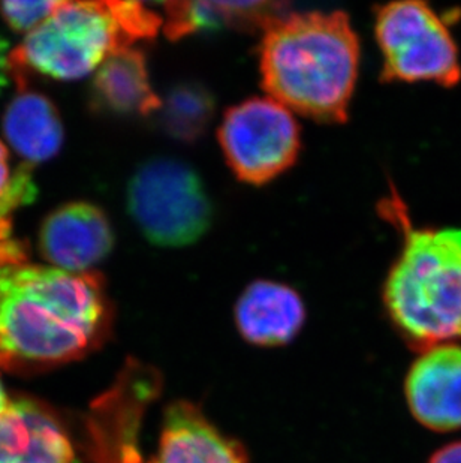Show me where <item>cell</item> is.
<instances>
[{
	"mask_svg": "<svg viewBox=\"0 0 461 463\" xmlns=\"http://www.w3.org/2000/svg\"><path fill=\"white\" fill-rule=\"evenodd\" d=\"M111 324V300L96 271L70 273L27 255L0 262V367L36 371L81 359Z\"/></svg>",
	"mask_w": 461,
	"mask_h": 463,
	"instance_id": "1",
	"label": "cell"
},
{
	"mask_svg": "<svg viewBox=\"0 0 461 463\" xmlns=\"http://www.w3.org/2000/svg\"><path fill=\"white\" fill-rule=\"evenodd\" d=\"M258 54L268 98L316 122L348 118L360 43L346 14L285 13L262 32Z\"/></svg>",
	"mask_w": 461,
	"mask_h": 463,
	"instance_id": "2",
	"label": "cell"
},
{
	"mask_svg": "<svg viewBox=\"0 0 461 463\" xmlns=\"http://www.w3.org/2000/svg\"><path fill=\"white\" fill-rule=\"evenodd\" d=\"M383 207L403 232L400 257L383 288L390 318L421 353L461 339V232L412 227L396 197Z\"/></svg>",
	"mask_w": 461,
	"mask_h": 463,
	"instance_id": "3",
	"label": "cell"
},
{
	"mask_svg": "<svg viewBox=\"0 0 461 463\" xmlns=\"http://www.w3.org/2000/svg\"><path fill=\"white\" fill-rule=\"evenodd\" d=\"M114 2H61L9 54L13 72L74 81L99 70L114 52L132 47Z\"/></svg>",
	"mask_w": 461,
	"mask_h": 463,
	"instance_id": "4",
	"label": "cell"
},
{
	"mask_svg": "<svg viewBox=\"0 0 461 463\" xmlns=\"http://www.w3.org/2000/svg\"><path fill=\"white\" fill-rule=\"evenodd\" d=\"M127 209L144 237L162 248L195 243L213 218L200 175L168 157L147 161L136 171L127 186Z\"/></svg>",
	"mask_w": 461,
	"mask_h": 463,
	"instance_id": "5",
	"label": "cell"
},
{
	"mask_svg": "<svg viewBox=\"0 0 461 463\" xmlns=\"http://www.w3.org/2000/svg\"><path fill=\"white\" fill-rule=\"evenodd\" d=\"M374 33L382 52L383 81L460 83L457 44L447 23L424 2H392L376 9Z\"/></svg>",
	"mask_w": 461,
	"mask_h": 463,
	"instance_id": "6",
	"label": "cell"
},
{
	"mask_svg": "<svg viewBox=\"0 0 461 463\" xmlns=\"http://www.w3.org/2000/svg\"><path fill=\"white\" fill-rule=\"evenodd\" d=\"M230 171L244 184H266L296 164L300 127L294 113L271 98H250L228 109L218 132Z\"/></svg>",
	"mask_w": 461,
	"mask_h": 463,
	"instance_id": "7",
	"label": "cell"
},
{
	"mask_svg": "<svg viewBox=\"0 0 461 463\" xmlns=\"http://www.w3.org/2000/svg\"><path fill=\"white\" fill-rule=\"evenodd\" d=\"M114 232L104 210L90 203H68L41 223L38 248L47 266L89 273L113 250Z\"/></svg>",
	"mask_w": 461,
	"mask_h": 463,
	"instance_id": "8",
	"label": "cell"
},
{
	"mask_svg": "<svg viewBox=\"0 0 461 463\" xmlns=\"http://www.w3.org/2000/svg\"><path fill=\"white\" fill-rule=\"evenodd\" d=\"M405 392L422 426L435 432L461 429V346L444 344L422 351L408 373Z\"/></svg>",
	"mask_w": 461,
	"mask_h": 463,
	"instance_id": "9",
	"label": "cell"
},
{
	"mask_svg": "<svg viewBox=\"0 0 461 463\" xmlns=\"http://www.w3.org/2000/svg\"><path fill=\"white\" fill-rule=\"evenodd\" d=\"M70 438L52 412L29 399H11L0 415V463H74Z\"/></svg>",
	"mask_w": 461,
	"mask_h": 463,
	"instance_id": "10",
	"label": "cell"
},
{
	"mask_svg": "<svg viewBox=\"0 0 461 463\" xmlns=\"http://www.w3.org/2000/svg\"><path fill=\"white\" fill-rule=\"evenodd\" d=\"M240 335L258 346L287 345L305 326L300 294L275 280H255L244 289L234 309Z\"/></svg>",
	"mask_w": 461,
	"mask_h": 463,
	"instance_id": "11",
	"label": "cell"
},
{
	"mask_svg": "<svg viewBox=\"0 0 461 463\" xmlns=\"http://www.w3.org/2000/svg\"><path fill=\"white\" fill-rule=\"evenodd\" d=\"M148 463H248L240 442L225 437L200 408L179 401L166 408L159 451Z\"/></svg>",
	"mask_w": 461,
	"mask_h": 463,
	"instance_id": "12",
	"label": "cell"
},
{
	"mask_svg": "<svg viewBox=\"0 0 461 463\" xmlns=\"http://www.w3.org/2000/svg\"><path fill=\"white\" fill-rule=\"evenodd\" d=\"M2 128L5 145L29 166L56 156L65 138L56 105L44 93L27 88H20L6 105Z\"/></svg>",
	"mask_w": 461,
	"mask_h": 463,
	"instance_id": "13",
	"label": "cell"
},
{
	"mask_svg": "<svg viewBox=\"0 0 461 463\" xmlns=\"http://www.w3.org/2000/svg\"><path fill=\"white\" fill-rule=\"evenodd\" d=\"M92 99L98 109L125 116H152L162 104L153 90L146 56L134 47L114 52L96 71Z\"/></svg>",
	"mask_w": 461,
	"mask_h": 463,
	"instance_id": "14",
	"label": "cell"
},
{
	"mask_svg": "<svg viewBox=\"0 0 461 463\" xmlns=\"http://www.w3.org/2000/svg\"><path fill=\"white\" fill-rule=\"evenodd\" d=\"M214 101L201 84L175 86L157 111L162 127L170 136L183 141H193L204 134L213 118Z\"/></svg>",
	"mask_w": 461,
	"mask_h": 463,
	"instance_id": "15",
	"label": "cell"
},
{
	"mask_svg": "<svg viewBox=\"0 0 461 463\" xmlns=\"http://www.w3.org/2000/svg\"><path fill=\"white\" fill-rule=\"evenodd\" d=\"M31 168L26 164L15 168L8 146L0 140V218H13L18 207L29 204L35 198L36 186Z\"/></svg>",
	"mask_w": 461,
	"mask_h": 463,
	"instance_id": "16",
	"label": "cell"
},
{
	"mask_svg": "<svg viewBox=\"0 0 461 463\" xmlns=\"http://www.w3.org/2000/svg\"><path fill=\"white\" fill-rule=\"evenodd\" d=\"M164 8V29L170 40L221 27L214 2H171Z\"/></svg>",
	"mask_w": 461,
	"mask_h": 463,
	"instance_id": "17",
	"label": "cell"
},
{
	"mask_svg": "<svg viewBox=\"0 0 461 463\" xmlns=\"http://www.w3.org/2000/svg\"><path fill=\"white\" fill-rule=\"evenodd\" d=\"M61 2L45 0V2H2L0 15L13 31L24 33V36L35 31L47 20Z\"/></svg>",
	"mask_w": 461,
	"mask_h": 463,
	"instance_id": "18",
	"label": "cell"
},
{
	"mask_svg": "<svg viewBox=\"0 0 461 463\" xmlns=\"http://www.w3.org/2000/svg\"><path fill=\"white\" fill-rule=\"evenodd\" d=\"M27 255L22 241L13 236L11 218H0V262Z\"/></svg>",
	"mask_w": 461,
	"mask_h": 463,
	"instance_id": "19",
	"label": "cell"
},
{
	"mask_svg": "<svg viewBox=\"0 0 461 463\" xmlns=\"http://www.w3.org/2000/svg\"><path fill=\"white\" fill-rule=\"evenodd\" d=\"M428 463H461V441L442 447L431 456Z\"/></svg>",
	"mask_w": 461,
	"mask_h": 463,
	"instance_id": "20",
	"label": "cell"
},
{
	"mask_svg": "<svg viewBox=\"0 0 461 463\" xmlns=\"http://www.w3.org/2000/svg\"><path fill=\"white\" fill-rule=\"evenodd\" d=\"M9 402H11V399L8 398V394L5 392L4 384L0 381V415L4 414L5 410L8 408Z\"/></svg>",
	"mask_w": 461,
	"mask_h": 463,
	"instance_id": "21",
	"label": "cell"
}]
</instances>
